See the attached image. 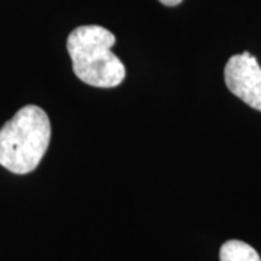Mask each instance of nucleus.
Segmentation results:
<instances>
[{
	"label": "nucleus",
	"mask_w": 261,
	"mask_h": 261,
	"mask_svg": "<svg viewBox=\"0 0 261 261\" xmlns=\"http://www.w3.org/2000/svg\"><path fill=\"white\" fill-rule=\"evenodd\" d=\"M51 140L49 118L39 106L28 105L0 128V166L15 174L34 171Z\"/></svg>",
	"instance_id": "obj_1"
},
{
	"label": "nucleus",
	"mask_w": 261,
	"mask_h": 261,
	"mask_svg": "<svg viewBox=\"0 0 261 261\" xmlns=\"http://www.w3.org/2000/svg\"><path fill=\"white\" fill-rule=\"evenodd\" d=\"M116 38L99 25L75 28L67 38V49L73 61V71L83 83L111 89L125 80L126 70L112 47Z\"/></svg>",
	"instance_id": "obj_2"
},
{
	"label": "nucleus",
	"mask_w": 261,
	"mask_h": 261,
	"mask_svg": "<svg viewBox=\"0 0 261 261\" xmlns=\"http://www.w3.org/2000/svg\"><path fill=\"white\" fill-rule=\"evenodd\" d=\"M228 90L252 109L261 112V67L248 51L232 56L225 65Z\"/></svg>",
	"instance_id": "obj_3"
},
{
	"label": "nucleus",
	"mask_w": 261,
	"mask_h": 261,
	"mask_svg": "<svg viewBox=\"0 0 261 261\" xmlns=\"http://www.w3.org/2000/svg\"><path fill=\"white\" fill-rule=\"evenodd\" d=\"M221 261H261L258 252L244 241L229 240L221 247L219 251Z\"/></svg>",
	"instance_id": "obj_4"
},
{
	"label": "nucleus",
	"mask_w": 261,
	"mask_h": 261,
	"mask_svg": "<svg viewBox=\"0 0 261 261\" xmlns=\"http://www.w3.org/2000/svg\"><path fill=\"white\" fill-rule=\"evenodd\" d=\"M163 5H166V6H177V5H180L183 0H160Z\"/></svg>",
	"instance_id": "obj_5"
}]
</instances>
